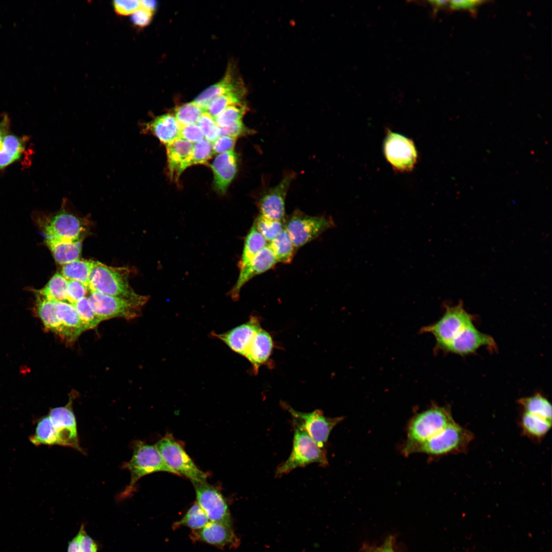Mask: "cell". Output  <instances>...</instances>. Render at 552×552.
Masks as SVG:
<instances>
[{
	"label": "cell",
	"instance_id": "obj_1",
	"mask_svg": "<svg viewBox=\"0 0 552 552\" xmlns=\"http://www.w3.org/2000/svg\"><path fill=\"white\" fill-rule=\"evenodd\" d=\"M454 421L449 405L432 403L427 408L416 413L407 425L406 439L401 447L402 454L405 456L412 454L418 445Z\"/></svg>",
	"mask_w": 552,
	"mask_h": 552
},
{
	"label": "cell",
	"instance_id": "obj_2",
	"mask_svg": "<svg viewBox=\"0 0 552 552\" xmlns=\"http://www.w3.org/2000/svg\"><path fill=\"white\" fill-rule=\"evenodd\" d=\"M127 271L95 261L90 274L88 290L146 304L148 296L134 292L129 284Z\"/></svg>",
	"mask_w": 552,
	"mask_h": 552
},
{
	"label": "cell",
	"instance_id": "obj_3",
	"mask_svg": "<svg viewBox=\"0 0 552 552\" xmlns=\"http://www.w3.org/2000/svg\"><path fill=\"white\" fill-rule=\"evenodd\" d=\"M474 438L473 432L454 421L418 445L412 454L421 453L438 458L465 453Z\"/></svg>",
	"mask_w": 552,
	"mask_h": 552
},
{
	"label": "cell",
	"instance_id": "obj_4",
	"mask_svg": "<svg viewBox=\"0 0 552 552\" xmlns=\"http://www.w3.org/2000/svg\"><path fill=\"white\" fill-rule=\"evenodd\" d=\"M327 466L328 461L324 448L319 447L303 429L294 426L292 448L289 456L276 469V477L287 474L293 470L310 464Z\"/></svg>",
	"mask_w": 552,
	"mask_h": 552
},
{
	"label": "cell",
	"instance_id": "obj_5",
	"mask_svg": "<svg viewBox=\"0 0 552 552\" xmlns=\"http://www.w3.org/2000/svg\"><path fill=\"white\" fill-rule=\"evenodd\" d=\"M473 316L466 311L462 303L446 306L443 316L435 323L422 327L420 332L432 334L437 350L445 351L454 338L473 322Z\"/></svg>",
	"mask_w": 552,
	"mask_h": 552
},
{
	"label": "cell",
	"instance_id": "obj_6",
	"mask_svg": "<svg viewBox=\"0 0 552 552\" xmlns=\"http://www.w3.org/2000/svg\"><path fill=\"white\" fill-rule=\"evenodd\" d=\"M123 467L128 470L131 474L130 482L125 490L127 493L132 491L139 479L151 473L164 471L176 475L167 465L155 446L140 441L134 442L132 456Z\"/></svg>",
	"mask_w": 552,
	"mask_h": 552
},
{
	"label": "cell",
	"instance_id": "obj_7",
	"mask_svg": "<svg viewBox=\"0 0 552 552\" xmlns=\"http://www.w3.org/2000/svg\"><path fill=\"white\" fill-rule=\"evenodd\" d=\"M167 465L176 475L192 481H206V475L200 470L172 434L167 433L155 445Z\"/></svg>",
	"mask_w": 552,
	"mask_h": 552
},
{
	"label": "cell",
	"instance_id": "obj_8",
	"mask_svg": "<svg viewBox=\"0 0 552 552\" xmlns=\"http://www.w3.org/2000/svg\"><path fill=\"white\" fill-rule=\"evenodd\" d=\"M335 224L330 218L313 216L295 211L284 222V227L296 249L312 241Z\"/></svg>",
	"mask_w": 552,
	"mask_h": 552
},
{
	"label": "cell",
	"instance_id": "obj_9",
	"mask_svg": "<svg viewBox=\"0 0 552 552\" xmlns=\"http://www.w3.org/2000/svg\"><path fill=\"white\" fill-rule=\"evenodd\" d=\"M282 405L291 415L293 426L305 430L321 448H324L333 429L344 419L343 417H327L319 409L303 412L294 410L286 403Z\"/></svg>",
	"mask_w": 552,
	"mask_h": 552
},
{
	"label": "cell",
	"instance_id": "obj_10",
	"mask_svg": "<svg viewBox=\"0 0 552 552\" xmlns=\"http://www.w3.org/2000/svg\"><path fill=\"white\" fill-rule=\"evenodd\" d=\"M88 298L91 307L101 321L117 317L127 319L136 318L145 304L99 292H90Z\"/></svg>",
	"mask_w": 552,
	"mask_h": 552
},
{
	"label": "cell",
	"instance_id": "obj_11",
	"mask_svg": "<svg viewBox=\"0 0 552 552\" xmlns=\"http://www.w3.org/2000/svg\"><path fill=\"white\" fill-rule=\"evenodd\" d=\"M383 149L386 159L397 171H410L417 163L416 146L411 140L403 135L387 131Z\"/></svg>",
	"mask_w": 552,
	"mask_h": 552
},
{
	"label": "cell",
	"instance_id": "obj_12",
	"mask_svg": "<svg viewBox=\"0 0 552 552\" xmlns=\"http://www.w3.org/2000/svg\"><path fill=\"white\" fill-rule=\"evenodd\" d=\"M192 482L196 492L197 503L205 512L209 520L231 526L229 510L220 491L206 481Z\"/></svg>",
	"mask_w": 552,
	"mask_h": 552
},
{
	"label": "cell",
	"instance_id": "obj_13",
	"mask_svg": "<svg viewBox=\"0 0 552 552\" xmlns=\"http://www.w3.org/2000/svg\"><path fill=\"white\" fill-rule=\"evenodd\" d=\"M63 204L59 212L44 217L43 231L45 237L82 239L84 230L82 219L66 209V203Z\"/></svg>",
	"mask_w": 552,
	"mask_h": 552
},
{
	"label": "cell",
	"instance_id": "obj_14",
	"mask_svg": "<svg viewBox=\"0 0 552 552\" xmlns=\"http://www.w3.org/2000/svg\"><path fill=\"white\" fill-rule=\"evenodd\" d=\"M57 432L58 445L72 447L81 452L72 400L64 406L52 409L48 416Z\"/></svg>",
	"mask_w": 552,
	"mask_h": 552
},
{
	"label": "cell",
	"instance_id": "obj_15",
	"mask_svg": "<svg viewBox=\"0 0 552 552\" xmlns=\"http://www.w3.org/2000/svg\"><path fill=\"white\" fill-rule=\"evenodd\" d=\"M294 176L290 173L279 183L264 192L258 201L261 215L285 221V204L287 192Z\"/></svg>",
	"mask_w": 552,
	"mask_h": 552
},
{
	"label": "cell",
	"instance_id": "obj_16",
	"mask_svg": "<svg viewBox=\"0 0 552 552\" xmlns=\"http://www.w3.org/2000/svg\"><path fill=\"white\" fill-rule=\"evenodd\" d=\"M261 328L259 318L256 316H251L244 324L222 333L212 332L211 335L221 340L234 352L244 356Z\"/></svg>",
	"mask_w": 552,
	"mask_h": 552
},
{
	"label": "cell",
	"instance_id": "obj_17",
	"mask_svg": "<svg viewBox=\"0 0 552 552\" xmlns=\"http://www.w3.org/2000/svg\"><path fill=\"white\" fill-rule=\"evenodd\" d=\"M481 347L491 350L497 348L493 337L479 331L472 323L454 338L445 352L464 356L474 353Z\"/></svg>",
	"mask_w": 552,
	"mask_h": 552
},
{
	"label": "cell",
	"instance_id": "obj_18",
	"mask_svg": "<svg viewBox=\"0 0 552 552\" xmlns=\"http://www.w3.org/2000/svg\"><path fill=\"white\" fill-rule=\"evenodd\" d=\"M276 258L267 244L254 257L246 267L240 270L237 281L229 292L233 300L237 301L242 287L251 279L273 268L277 263Z\"/></svg>",
	"mask_w": 552,
	"mask_h": 552
},
{
	"label": "cell",
	"instance_id": "obj_19",
	"mask_svg": "<svg viewBox=\"0 0 552 552\" xmlns=\"http://www.w3.org/2000/svg\"><path fill=\"white\" fill-rule=\"evenodd\" d=\"M193 143L179 137L166 145L167 165L171 179L177 181L181 174L190 167Z\"/></svg>",
	"mask_w": 552,
	"mask_h": 552
},
{
	"label": "cell",
	"instance_id": "obj_20",
	"mask_svg": "<svg viewBox=\"0 0 552 552\" xmlns=\"http://www.w3.org/2000/svg\"><path fill=\"white\" fill-rule=\"evenodd\" d=\"M237 156L234 150L219 154L214 160L211 168L214 186L220 194H224L237 171Z\"/></svg>",
	"mask_w": 552,
	"mask_h": 552
},
{
	"label": "cell",
	"instance_id": "obj_21",
	"mask_svg": "<svg viewBox=\"0 0 552 552\" xmlns=\"http://www.w3.org/2000/svg\"><path fill=\"white\" fill-rule=\"evenodd\" d=\"M197 540L218 547L237 546V539L231 526L215 521H209L203 527L194 530Z\"/></svg>",
	"mask_w": 552,
	"mask_h": 552
},
{
	"label": "cell",
	"instance_id": "obj_22",
	"mask_svg": "<svg viewBox=\"0 0 552 552\" xmlns=\"http://www.w3.org/2000/svg\"><path fill=\"white\" fill-rule=\"evenodd\" d=\"M180 127L174 116L165 114L143 124L142 131L152 133L166 145L179 137Z\"/></svg>",
	"mask_w": 552,
	"mask_h": 552
},
{
	"label": "cell",
	"instance_id": "obj_23",
	"mask_svg": "<svg viewBox=\"0 0 552 552\" xmlns=\"http://www.w3.org/2000/svg\"><path fill=\"white\" fill-rule=\"evenodd\" d=\"M273 347L270 334L262 328L257 332L247 349L245 357L257 373L259 367L269 359Z\"/></svg>",
	"mask_w": 552,
	"mask_h": 552
},
{
	"label": "cell",
	"instance_id": "obj_24",
	"mask_svg": "<svg viewBox=\"0 0 552 552\" xmlns=\"http://www.w3.org/2000/svg\"><path fill=\"white\" fill-rule=\"evenodd\" d=\"M45 243L55 261L62 265L79 259L82 239L71 240L57 237H45Z\"/></svg>",
	"mask_w": 552,
	"mask_h": 552
},
{
	"label": "cell",
	"instance_id": "obj_25",
	"mask_svg": "<svg viewBox=\"0 0 552 552\" xmlns=\"http://www.w3.org/2000/svg\"><path fill=\"white\" fill-rule=\"evenodd\" d=\"M29 137L8 134L0 145V171L19 160L26 151Z\"/></svg>",
	"mask_w": 552,
	"mask_h": 552
},
{
	"label": "cell",
	"instance_id": "obj_26",
	"mask_svg": "<svg viewBox=\"0 0 552 552\" xmlns=\"http://www.w3.org/2000/svg\"><path fill=\"white\" fill-rule=\"evenodd\" d=\"M56 312L64 330V339L69 342L74 341L83 332L75 306L67 302H56Z\"/></svg>",
	"mask_w": 552,
	"mask_h": 552
},
{
	"label": "cell",
	"instance_id": "obj_27",
	"mask_svg": "<svg viewBox=\"0 0 552 552\" xmlns=\"http://www.w3.org/2000/svg\"><path fill=\"white\" fill-rule=\"evenodd\" d=\"M237 82L234 78L231 70H228L220 81L202 92L193 102L205 110L208 105L218 97L232 92L242 91L241 85Z\"/></svg>",
	"mask_w": 552,
	"mask_h": 552
},
{
	"label": "cell",
	"instance_id": "obj_28",
	"mask_svg": "<svg viewBox=\"0 0 552 552\" xmlns=\"http://www.w3.org/2000/svg\"><path fill=\"white\" fill-rule=\"evenodd\" d=\"M38 314L44 326L65 338L64 330L56 312V302L49 300L38 294L37 298Z\"/></svg>",
	"mask_w": 552,
	"mask_h": 552
},
{
	"label": "cell",
	"instance_id": "obj_29",
	"mask_svg": "<svg viewBox=\"0 0 552 552\" xmlns=\"http://www.w3.org/2000/svg\"><path fill=\"white\" fill-rule=\"evenodd\" d=\"M551 421L523 412L520 425L524 435L534 440L540 441L550 429Z\"/></svg>",
	"mask_w": 552,
	"mask_h": 552
},
{
	"label": "cell",
	"instance_id": "obj_30",
	"mask_svg": "<svg viewBox=\"0 0 552 552\" xmlns=\"http://www.w3.org/2000/svg\"><path fill=\"white\" fill-rule=\"evenodd\" d=\"M267 245V241L253 224L245 237L242 255L238 264L240 270L247 266L256 255Z\"/></svg>",
	"mask_w": 552,
	"mask_h": 552
},
{
	"label": "cell",
	"instance_id": "obj_31",
	"mask_svg": "<svg viewBox=\"0 0 552 552\" xmlns=\"http://www.w3.org/2000/svg\"><path fill=\"white\" fill-rule=\"evenodd\" d=\"M95 262L90 260L78 259L66 263L62 265L61 274L67 280L79 281L88 288L90 274Z\"/></svg>",
	"mask_w": 552,
	"mask_h": 552
},
{
	"label": "cell",
	"instance_id": "obj_32",
	"mask_svg": "<svg viewBox=\"0 0 552 552\" xmlns=\"http://www.w3.org/2000/svg\"><path fill=\"white\" fill-rule=\"evenodd\" d=\"M268 245L273 251L278 262L283 264L291 263L296 248L285 228Z\"/></svg>",
	"mask_w": 552,
	"mask_h": 552
},
{
	"label": "cell",
	"instance_id": "obj_33",
	"mask_svg": "<svg viewBox=\"0 0 552 552\" xmlns=\"http://www.w3.org/2000/svg\"><path fill=\"white\" fill-rule=\"evenodd\" d=\"M518 403L525 412L552 420V408L550 403L542 395L537 394L520 398Z\"/></svg>",
	"mask_w": 552,
	"mask_h": 552
},
{
	"label": "cell",
	"instance_id": "obj_34",
	"mask_svg": "<svg viewBox=\"0 0 552 552\" xmlns=\"http://www.w3.org/2000/svg\"><path fill=\"white\" fill-rule=\"evenodd\" d=\"M30 441L35 446L58 445L57 432L49 416L39 419L35 431L30 436Z\"/></svg>",
	"mask_w": 552,
	"mask_h": 552
},
{
	"label": "cell",
	"instance_id": "obj_35",
	"mask_svg": "<svg viewBox=\"0 0 552 552\" xmlns=\"http://www.w3.org/2000/svg\"><path fill=\"white\" fill-rule=\"evenodd\" d=\"M67 280L59 273L55 274L46 285L37 291L42 297L55 302L66 301Z\"/></svg>",
	"mask_w": 552,
	"mask_h": 552
},
{
	"label": "cell",
	"instance_id": "obj_36",
	"mask_svg": "<svg viewBox=\"0 0 552 552\" xmlns=\"http://www.w3.org/2000/svg\"><path fill=\"white\" fill-rule=\"evenodd\" d=\"M73 305L78 314L83 332L96 328L101 321L91 307L88 297L82 298Z\"/></svg>",
	"mask_w": 552,
	"mask_h": 552
},
{
	"label": "cell",
	"instance_id": "obj_37",
	"mask_svg": "<svg viewBox=\"0 0 552 552\" xmlns=\"http://www.w3.org/2000/svg\"><path fill=\"white\" fill-rule=\"evenodd\" d=\"M205 110L194 102L181 105L176 108L175 116L180 126L197 124Z\"/></svg>",
	"mask_w": 552,
	"mask_h": 552
},
{
	"label": "cell",
	"instance_id": "obj_38",
	"mask_svg": "<svg viewBox=\"0 0 552 552\" xmlns=\"http://www.w3.org/2000/svg\"><path fill=\"white\" fill-rule=\"evenodd\" d=\"M284 222L259 215L254 221V224L265 240L270 242L285 228Z\"/></svg>",
	"mask_w": 552,
	"mask_h": 552
},
{
	"label": "cell",
	"instance_id": "obj_39",
	"mask_svg": "<svg viewBox=\"0 0 552 552\" xmlns=\"http://www.w3.org/2000/svg\"><path fill=\"white\" fill-rule=\"evenodd\" d=\"M209 521L205 512L196 502L190 507L177 524L197 530L203 527Z\"/></svg>",
	"mask_w": 552,
	"mask_h": 552
},
{
	"label": "cell",
	"instance_id": "obj_40",
	"mask_svg": "<svg viewBox=\"0 0 552 552\" xmlns=\"http://www.w3.org/2000/svg\"><path fill=\"white\" fill-rule=\"evenodd\" d=\"M242 94V91L224 94L213 100L206 108L205 111L214 118L231 105H243Z\"/></svg>",
	"mask_w": 552,
	"mask_h": 552
},
{
	"label": "cell",
	"instance_id": "obj_41",
	"mask_svg": "<svg viewBox=\"0 0 552 552\" xmlns=\"http://www.w3.org/2000/svg\"><path fill=\"white\" fill-rule=\"evenodd\" d=\"M245 111L244 105H233L227 107L214 118L217 125L220 128H223L242 121Z\"/></svg>",
	"mask_w": 552,
	"mask_h": 552
},
{
	"label": "cell",
	"instance_id": "obj_42",
	"mask_svg": "<svg viewBox=\"0 0 552 552\" xmlns=\"http://www.w3.org/2000/svg\"><path fill=\"white\" fill-rule=\"evenodd\" d=\"M213 154L212 143L210 141L204 138L195 143L193 145L190 166L206 164Z\"/></svg>",
	"mask_w": 552,
	"mask_h": 552
},
{
	"label": "cell",
	"instance_id": "obj_43",
	"mask_svg": "<svg viewBox=\"0 0 552 552\" xmlns=\"http://www.w3.org/2000/svg\"><path fill=\"white\" fill-rule=\"evenodd\" d=\"M202 130L204 138L213 142L220 136L219 127L214 118L206 112H204L197 124Z\"/></svg>",
	"mask_w": 552,
	"mask_h": 552
},
{
	"label": "cell",
	"instance_id": "obj_44",
	"mask_svg": "<svg viewBox=\"0 0 552 552\" xmlns=\"http://www.w3.org/2000/svg\"><path fill=\"white\" fill-rule=\"evenodd\" d=\"M88 290L87 287L81 282L75 280H67L66 301L74 304L86 296Z\"/></svg>",
	"mask_w": 552,
	"mask_h": 552
},
{
	"label": "cell",
	"instance_id": "obj_45",
	"mask_svg": "<svg viewBox=\"0 0 552 552\" xmlns=\"http://www.w3.org/2000/svg\"><path fill=\"white\" fill-rule=\"evenodd\" d=\"M179 137L195 143L204 139V136L199 126L195 124L181 126Z\"/></svg>",
	"mask_w": 552,
	"mask_h": 552
},
{
	"label": "cell",
	"instance_id": "obj_46",
	"mask_svg": "<svg viewBox=\"0 0 552 552\" xmlns=\"http://www.w3.org/2000/svg\"><path fill=\"white\" fill-rule=\"evenodd\" d=\"M115 11L121 15L132 14L141 8V1L117 0L113 2Z\"/></svg>",
	"mask_w": 552,
	"mask_h": 552
},
{
	"label": "cell",
	"instance_id": "obj_47",
	"mask_svg": "<svg viewBox=\"0 0 552 552\" xmlns=\"http://www.w3.org/2000/svg\"><path fill=\"white\" fill-rule=\"evenodd\" d=\"M76 537L78 539L79 552H97V544L87 535L83 525H81Z\"/></svg>",
	"mask_w": 552,
	"mask_h": 552
},
{
	"label": "cell",
	"instance_id": "obj_48",
	"mask_svg": "<svg viewBox=\"0 0 552 552\" xmlns=\"http://www.w3.org/2000/svg\"><path fill=\"white\" fill-rule=\"evenodd\" d=\"M220 135H227L236 139L253 133V130L246 127L242 121L236 122L227 127L220 128Z\"/></svg>",
	"mask_w": 552,
	"mask_h": 552
},
{
	"label": "cell",
	"instance_id": "obj_49",
	"mask_svg": "<svg viewBox=\"0 0 552 552\" xmlns=\"http://www.w3.org/2000/svg\"><path fill=\"white\" fill-rule=\"evenodd\" d=\"M237 139L227 135H220L212 142L214 154H221L233 150Z\"/></svg>",
	"mask_w": 552,
	"mask_h": 552
},
{
	"label": "cell",
	"instance_id": "obj_50",
	"mask_svg": "<svg viewBox=\"0 0 552 552\" xmlns=\"http://www.w3.org/2000/svg\"><path fill=\"white\" fill-rule=\"evenodd\" d=\"M152 13L150 11L141 7L131 15V19L135 25L140 27H145L151 21Z\"/></svg>",
	"mask_w": 552,
	"mask_h": 552
},
{
	"label": "cell",
	"instance_id": "obj_51",
	"mask_svg": "<svg viewBox=\"0 0 552 552\" xmlns=\"http://www.w3.org/2000/svg\"><path fill=\"white\" fill-rule=\"evenodd\" d=\"M484 1L478 0H462L449 1V6L453 10H466L472 11L478 6L481 5Z\"/></svg>",
	"mask_w": 552,
	"mask_h": 552
},
{
	"label": "cell",
	"instance_id": "obj_52",
	"mask_svg": "<svg viewBox=\"0 0 552 552\" xmlns=\"http://www.w3.org/2000/svg\"><path fill=\"white\" fill-rule=\"evenodd\" d=\"M10 126V119L9 116L7 113H4L0 121V145L4 138L8 134Z\"/></svg>",
	"mask_w": 552,
	"mask_h": 552
},
{
	"label": "cell",
	"instance_id": "obj_53",
	"mask_svg": "<svg viewBox=\"0 0 552 552\" xmlns=\"http://www.w3.org/2000/svg\"><path fill=\"white\" fill-rule=\"evenodd\" d=\"M434 11H439L442 8L449 6L448 1H429Z\"/></svg>",
	"mask_w": 552,
	"mask_h": 552
},
{
	"label": "cell",
	"instance_id": "obj_54",
	"mask_svg": "<svg viewBox=\"0 0 552 552\" xmlns=\"http://www.w3.org/2000/svg\"><path fill=\"white\" fill-rule=\"evenodd\" d=\"M156 6V2L153 0L141 1V7L153 12Z\"/></svg>",
	"mask_w": 552,
	"mask_h": 552
},
{
	"label": "cell",
	"instance_id": "obj_55",
	"mask_svg": "<svg viewBox=\"0 0 552 552\" xmlns=\"http://www.w3.org/2000/svg\"><path fill=\"white\" fill-rule=\"evenodd\" d=\"M67 552H79L78 542L76 536L69 542Z\"/></svg>",
	"mask_w": 552,
	"mask_h": 552
},
{
	"label": "cell",
	"instance_id": "obj_56",
	"mask_svg": "<svg viewBox=\"0 0 552 552\" xmlns=\"http://www.w3.org/2000/svg\"><path fill=\"white\" fill-rule=\"evenodd\" d=\"M380 552H394V551L392 547L391 544L388 543Z\"/></svg>",
	"mask_w": 552,
	"mask_h": 552
}]
</instances>
